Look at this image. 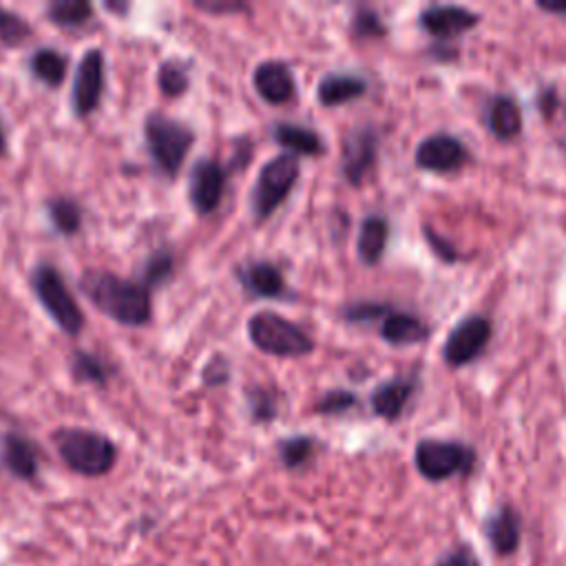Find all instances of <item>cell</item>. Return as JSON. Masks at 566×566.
I'll return each mask as SVG.
<instances>
[{
  "label": "cell",
  "mask_w": 566,
  "mask_h": 566,
  "mask_svg": "<svg viewBox=\"0 0 566 566\" xmlns=\"http://www.w3.org/2000/svg\"><path fill=\"white\" fill-rule=\"evenodd\" d=\"M84 296L108 318L139 327L150 321V292L144 283L126 281L106 270H86L80 279Z\"/></svg>",
  "instance_id": "6da1fadb"
},
{
  "label": "cell",
  "mask_w": 566,
  "mask_h": 566,
  "mask_svg": "<svg viewBox=\"0 0 566 566\" xmlns=\"http://www.w3.org/2000/svg\"><path fill=\"white\" fill-rule=\"evenodd\" d=\"M55 449L64 464L80 475L97 478L113 469L117 449L104 433L77 427H64L53 433Z\"/></svg>",
  "instance_id": "7a4b0ae2"
},
{
  "label": "cell",
  "mask_w": 566,
  "mask_h": 566,
  "mask_svg": "<svg viewBox=\"0 0 566 566\" xmlns=\"http://www.w3.org/2000/svg\"><path fill=\"white\" fill-rule=\"evenodd\" d=\"M248 336L256 349L281 358L307 356L314 349L312 338L296 323L268 310L250 316Z\"/></svg>",
  "instance_id": "3957f363"
},
{
  "label": "cell",
  "mask_w": 566,
  "mask_h": 566,
  "mask_svg": "<svg viewBox=\"0 0 566 566\" xmlns=\"http://www.w3.org/2000/svg\"><path fill=\"white\" fill-rule=\"evenodd\" d=\"M413 464L429 482H442L453 475H469L475 467V451L458 440L422 438L413 449Z\"/></svg>",
  "instance_id": "277c9868"
},
{
  "label": "cell",
  "mask_w": 566,
  "mask_h": 566,
  "mask_svg": "<svg viewBox=\"0 0 566 566\" xmlns=\"http://www.w3.org/2000/svg\"><path fill=\"white\" fill-rule=\"evenodd\" d=\"M144 137H146V146L153 155V161L157 164V168L172 177L184 159L186 153L192 146V130L188 126H184L181 122L159 115V113H150L144 122Z\"/></svg>",
  "instance_id": "5b68a950"
},
{
  "label": "cell",
  "mask_w": 566,
  "mask_h": 566,
  "mask_svg": "<svg viewBox=\"0 0 566 566\" xmlns=\"http://www.w3.org/2000/svg\"><path fill=\"white\" fill-rule=\"evenodd\" d=\"M298 172L301 164L292 153L276 155L261 166L252 190V212L256 221H265L287 199Z\"/></svg>",
  "instance_id": "8992f818"
},
{
  "label": "cell",
  "mask_w": 566,
  "mask_h": 566,
  "mask_svg": "<svg viewBox=\"0 0 566 566\" xmlns=\"http://www.w3.org/2000/svg\"><path fill=\"white\" fill-rule=\"evenodd\" d=\"M31 285H33L38 301L49 312V316L57 323L60 329H64L71 336L82 332L84 314H82L80 305L75 303L73 294L69 292L64 279L60 276V272L53 265L40 263L33 270Z\"/></svg>",
  "instance_id": "52a82bcc"
},
{
  "label": "cell",
  "mask_w": 566,
  "mask_h": 566,
  "mask_svg": "<svg viewBox=\"0 0 566 566\" xmlns=\"http://www.w3.org/2000/svg\"><path fill=\"white\" fill-rule=\"evenodd\" d=\"M493 325L486 316L471 314L462 318L447 336L442 345V358L449 367H462L475 360L489 345Z\"/></svg>",
  "instance_id": "ba28073f"
},
{
  "label": "cell",
  "mask_w": 566,
  "mask_h": 566,
  "mask_svg": "<svg viewBox=\"0 0 566 566\" xmlns=\"http://www.w3.org/2000/svg\"><path fill=\"white\" fill-rule=\"evenodd\" d=\"M104 93V53L99 49H88L77 64L73 77L71 102L73 111L80 117L91 115L102 99Z\"/></svg>",
  "instance_id": "9c48e42d"
},
{
  "label": "cell",
  "mask_w": 566,
  "mask_h": 566,
  "mask_svg": "<svg viewBox=\"0 0 566 566\" xmlns=\"http://www.w3.org/2000/svg\"><path fill=\"white\" fill-rule=\"evenodd\" d=\"M469 159V150L462 139L449 133H433L424 137L416 148V166L429 172H455Z\"/></svg>",
  "instance_id": "30bf717a"
},
{
  "label": "cell",
  "mask_w": 566,
  "mask_h": 566,
  "mask_svg": "<svg viewBox=\"0 0 566 566\" xmlns=\"http://www.w3.org/2000/svg\"><path fill=\"white\" fill-rule=\"evenodd\" d=\"M482 535L497 557H509L517 553L522 544V515L513 504H500L495 506L484 520H482Z\"/></svg>",
  "instance_id": "8fae6325"
},
{
  "label": "cell",
  "mask_w": 566,
  "mask_h": 566,
  "mask_svg": "<svg viewBox=\"0 0 566 566\" xmlns=\"http://www.w3.org/2000/svg\"><path fill=\"white\" fill-rule=\"evenodd\" d=\"M378 135L371 126L352 130L343 142V177L352 186H360L376 164Z\"/></svg>",
  "instance_id": "7c38bea8"
},
{
  "label": "cell",
  "mask_w": 566,
  "mask_h": 566,
  "mask_svg": "<svg viewBox=\"0 0 566 566\" xmlns=\"http://www.w3.org/2000/svg\"><path fill=\"white\" fill-rule=\"evenodd\" d=\"M226 170L212 159H199L188 179V197L199 214H210L223 197Z\"/></svg>",
  "instance_id": "4fadbf2b"
},
{
  "label": "cell",
  "mask_w": 566,
  "mask_h": 566,
  "mask_svg": "<svg viewBox=\"0 0 566 566\" xmlns=\"http://www.w3.org/2000/svg\"><path fill=\"white\" fill-rule=\"evenodd\" d=\"M418 20L427 33L449 40L473 29L480 22V15L460 4H429L420 11Z\"/></svg>",
  "instance_id": "5bb4252c"
},
{
  "label": "cell",
  "mask_w": 566,
  "mask_h": 566,
  "mask_svg": "<svg viewBox=\"0 0 566 566\" xmlns=\"http://www.w3.org/2000/svg\"><path fill=\"white\" fill-rule=\"evenodd\" d=\"M252 84L256 95L268 104H285L294 97V75L287 64L279 60L261 62L254 69Z\"/></svg>",
  "instance_id": "9a60e30c"
},
{
  "label": "cell",
  "mask_w": 566,
  "mask_h": 566,
  "mask_svg": "<svg viewBox=\"0 0 566 566\" xmlns=\"http://www.w3.org/2000/svg\"><path fill=\"white\" fill-rule=\"evenodd\" d=\"M413 389H416L413 376H396L380 382L369 396L371 411L385 420H396L405 411V405L411 398Z\"/></svg>",
  "instance_id": "2e32d148"
},
{
  "label": "cell",
  "mask_w": 566,
  "mask_h": 566,
  "mask_svg": "<svg viewBox=\"0 0 566 566\" xmlns=\"http://www.w3.org/2000/svg\"><path fill=\"white\" fill-rule=\"evenodd\" d=\"M486 128L497 139H513L522 130V108L509 93H495L486 104Z\"/></svg>",
  "instance_id": "e0dca14e"
},
{
  "label": "cell",
  "mask_w": 566,
  "mask_h": 566,
  "mask_svg": "<svg viewBox=\"0 0 566 566\" xmlns=\"http://www.w3.org/2000/svg\"><path fill=\"white\" fill-rule=\"evenodd\" d=\"M429 334V325L407 312H389L380 325V336L389 345H416L427 340Z\"/></svg>",
  "instance_id": "ac0fdd59"
},
{
  "label": "cell",
  "mask_w": 566,
  "mask_h": 566,
  "mask_svg": "<svg viewBox=\"0 0 566 566\" xmlns=\"http://www.w3.org/2000/svg\"><path fill=\"white\" fill-rule=\"evenodd\" d=\"M365 91L367 82L356 73H327L316 86V97L323 106H338L360 97Z\"/></svg>",
  "instance_id": "d6986e66"
},
{
  "label": "cell",
  "mask_w": 566,
  "mask_h": 566,
  "mask_svg": "<svg viewBox=\"0 0 566 566\" xmlns=\"http://www.w3.org/2000/svg\"><path fill=\"white\" fill-rule=\"evenodd\" d=\"M2 460L7 469L22 480H33L38 473V451L33 442L20 433H7L2 438Z\"/></svg>",
  "instance_id": "ffe728a7"
},
{
  "label": "cell",
  "mask_w": 566,
  "mask_h": 566,
  "mask_svg": "<svg viewBox=\"0 0 566 566\" xmlns=\"http://www.w3.org/2000/svg\"><path fill=\"white\" fill-rule=\"evenodd\" d=\"M387 237H389V223L385 217L380 214L365 217L358 230V241H356L358 259L365 265H376L385 252Z\"/></svg>",
  "instance_id": "44dd1931"
},
{
  "label": "cell",
  "mask_w": 566,
  "mask_h": 566,
  "mask_svg": "<svg viewBox=\"0 0 566 566\" xmlns=\"http://www.w3.org/2000/svg\"><path fill=\"white\" fill-rule=\"evenodd\" d=\"M241 283L256 296H281L285 292V279L274 263L256 261L241 270Z\"/></svg>",
  "instance_id": "7402d4cb"
},
{
  "label": "cell",
  "mask_w": 566,
  "mask_h": 566,
  "mask_svg": "<svg viewBox=\"0 0 566 566\" xmlns=\"http://www.w3.org/2000/svg\"><path fill=\"white\" fill-rule=\"evenodd\" d=\"M276 144H281L283 148H287L292 155H321L325 150L323 139L318 137V133H314L312 128L298 126V124H287L281 122L274 126L272 130Z\"/></svg>",
  "instance_id": "603a6c76"
},
{
  "label": "cell",
  "mask_w": 566,
  "mask_h": 566,
  "mask_svg": "<svg viewBox=\"0 0 566 566\" xmlns=\"http://www.w3.org/2000/svg\"><path fill=\"white\" fill-rule=\"evenodd\" d=\"M31 71L49 86H60L66 77V57L55 49H38L31 55Z\"/></svg>",
  "instance_id": "cb8c5ba5"
},
{
  "label": "cell",
  "mask_w": 566,
  "mask_h": 566,
  "mask_svg": "<svg viewBox=\"0 0 566 566\" xmlns=\"http://www.w3.org/2000/svg\"><path fill=\"white\" fill-rule=\"evenodd\" d=\"M46 212H49V219L51 223L55 226L57 232L71 237L80 230L82 226V212H80V206L69 199V197H55L46 203Z\"/></svg>",
  "instance_id": "d4e9b609"
},
{
  "label": "cell",
  "mask_w": 566,
  "mask_h": 566,
  "mask_svg": "<svg viewBox=\"0 0 566 566\" xmlns=\"http://www.w3.org/2000/svg\"><path fill=\"white\" fill-rule=\"evenodd\" d=\"M46 15L60 27H80L93 15V7L84 0H55L46 7Z\"/></svg>",
  "instance_id": "484cf974"
},
{
  "label": "cell",
  "mask_w": 566,
  "mask_h": 566,
  "mask_svg": "<svg viewBox=\"0 0 566 566\" xmlns=\"http://www.w3.org/2000/svg\"><path fill=\"white\" fill-rule=\"evenodd\" d=\"M157 84L164 95L179 97L188 88V73L177 62H164L157 73Z\"/></svg>",
  "instance_id": "4316f807"
},
{
  "label": "cell",
  "mask_w": 566,
  "mask_h": 566,
  "mask_svg": "<svg viewBox=\"0 0 566 566\" xmlns=\"http://www.w3.org/2000/svg\"><path fill=\"white\" fill-rule=\"evenodd\" d=\"M31 33V27L27 20H22L18 13L7 11L0 7V42L7 46L22 44Z\"/></svg>",
  "instance_id": "83f0119b"
},
{
  "label": "cell",
  "mask_w": 566,
  "mask_h": 566,
  "mask_svg": "<svg viewBox=\"0 0 566 566\" xmlns=\"http://www.w3.org/2000/svg\"><path fill=\"white\" fill-rule=\"evenodd\" d=\"M312 449H314V440L312 438L294 436V438H287V440L281 442L279 453H281L283 464L294 469V467H301V464H305L310 460Z\"/></svg>",
  "instance_id": "f1b7e54d"
},
{
  "label": "cell",
  "mask_w": 566,
  "mask_h": 566,
  "mask_svg": "<svg viewBox=\"0 0 566 566\" xmlns=\"http://www.w3.org/2000/svg\"><path fill=\"white\" fill-rule=\"evenodd\" d=\"M73 374L77 380H88V382H106V367L102 365V360L88 352H75L73 356Z\"/></svg>",
  "instance_id": "f546056e"
},
{
  "label": "cell",
  "mask_w": 566,
  "mask_h": 566,
  "mask_svg": "<svg viewBox=\"0 0 566 566\" xmlns=\"http://www.w3.org/2000/svg\"><path fill=\"white\" fill-rule=\"evenodd\" d=\"M352 33L356 38H382L385 24L374 9L360 7V9H356V13L352 18Z\"/></svg>",
  "instance_id": "4dcf8cb0"
},
{
  "label": "cell",
  "mask_w": 566,
  "mask_h": 566,
  "mask_svg": "<svg viewBox=\"0 0 566 566\" xmlns=\"http://www.w3.org/2000/svg\"><path fill=\"white\" fill-rule=\"evenodd\" d=\"M391 312L389 305L385 303H374V301H358L345 307V318L352 323H369L376 318H385Z\"/></svg>",
  "instance_id": "1f68e13d"
},
{
  "label": "cell",
  "mask_w": 566,
  "mask_h": 566,
  "mask_svg": "<svg viewBox=\"0 0 566 566\" xmlns=\"http://www.w3.org/2000/svg\"><path fill=\"white\" fill-rule=\"evenodd\" d=\"M431 566H480V559L471 544L458 542L451 548H447Z\"/></svg>",
  "instance_id": "d6a6232c"
},
{
  "label": "cell",
  "mask_w": 566,
  "mask_h": 566,
  "mask_svg": "<svg viewBox=\"0 0 566 566\" xmlns=\"http://www.w3.org/2000/svg\"><path fill=\"white\" fill-rule=\"evenodd\" d=\"M170 272H172V254L168 250H159L148 259V263L144 268V285L146 287L157 285L164 279H168Z\"/></svg>",
  "instance_id": "836d02e7"
},
{
  "label": "cell",
  "mask_w": 566,
  "mask_h": 566,
  "mask_svg": "<svg viewBox=\"0 0 566 566\" xmlns=\"http://www.w3.org/2000/svg\"><path fill=\"white\" fill-rule=\"evenodd\" d=\"M358 398L347 391V389H334V391H327L318 402H316V411L318 413H343L352 407H356Z\"/></svg>",
  "instance_id": "e575fe53"
},
{
  "label": "cell",
  "mask_w": 566,
  "mask_h": 566,
  "mask_svg": "<svg viewBox=\"0 0 566 566\" xmlns=\"http://www.w3.org/2000/svg\"><path fill=\"white\" fill-rule=\"evenodd\" d=\"M422 234H424V239H427V243H429V248L442 259V261H447V263H451V261H455L458 259V250L447 241V239H442L431 226H422Z\"/></svg>",
  "instance_id": "d590c367"
},
{
  "label": "cell",
  "mask_w": 566,
  "mask_h": 566,
  "mask_svg": "<svg viewBox=\"0 0 566 566\" xmlns=\"http://www.w3.org/2000/svg\"><path fill=\"white\" fill-rule=\"evenodd\" d=\"M252 413L256 420H270L276 413L274 400L265 391H256L252 396Z\"/></svg>",
  "instance_id": "8d00e7d4"
},
{
  "label": "cell",
  "mask_w": 566,
  "mask_h": 566,
  "mask_svg": "<svg viewBox=\"0 0 566 566\" xmlns=\"http://www.w3.org/2000/svg\"><path fill=\"white\" fill-rule=\"evenodd\" d=\"M197 9L201 11H208V13H234V11H245L248 7L241 4V2H195Z\"/></svg>",
  "instance_id": "74e56055"
},
{
  "label": "cell",
  "mask_w": 566,
  "mask_h": 566,
  "mask_svg": "<svg viewBox=\"0 0 566 566\" xmlns=\"http://www.w3.org/2000/svg\"><path fill=\"white\" fill-rule=\"evenodd\" d=\"M537 9L555 15H566V0H537Z\"/></svg>",
  "instance_id": "f35d334b"
},
{
  "label": "cell",
  "mask_w": 566,
  "mask_h": 566,
  "mask_svg": "<svg viewBox=\"0 0 566 566\" xmlns=\"http://www.w3.org/2000/svg\"><path fill=\"white\" fill-rule=\"evenodd\" d=\"M555 104H557V99H555V88H553V86H551V88H544L542 95H539V108H542V113H544V115H551V113L555 111Z\"/></svg>",
  "instance_id": "ab89813d"
},
{
  "label": "cell",
  "mask_w": 566,
  "mask_h": 566,
  "mask_svg": "<svg viewBox=\"0 0 566 566\" xmlns=\"http://www.w3.org/2000/svg\"><path fill=\"white\" fill-rule=\"evenodd\" d=\"M4 148H7V142H4V133H2V128H0V155L4 153Z\"/></svg>",
  "instance_id": "60d3db41"
}]
</instances>
